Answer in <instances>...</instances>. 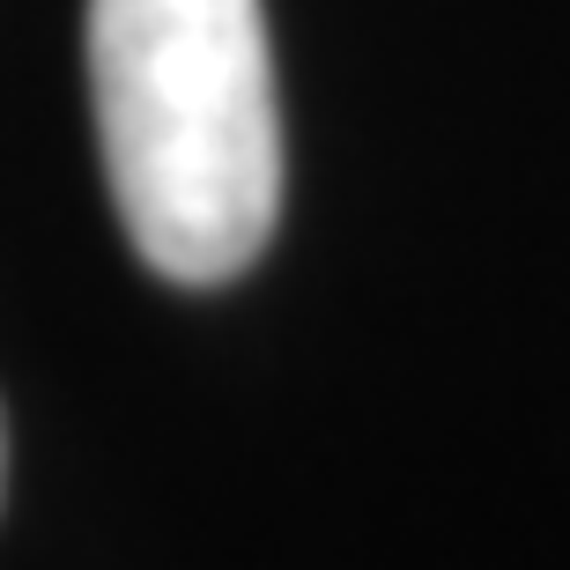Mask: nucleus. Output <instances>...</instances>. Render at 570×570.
I'll use <instances>...</instances> for the list:
<instances>
[{
    "instance_id": "f257e3e1",
    "label": "nucleus",
    "mask_w": 570,
    "mask_h": 570,
    "mask_svg": "<svg viewBox=\"0 0 570 570\" xmlns=\"http://www.w3.org/2000/svg\"><path fill=\"white\" fill-rule=\"evenodd\" d=\"M89 105L134 253L164 282L245 275L282 215L259 0H89Z\"/></svg>"
},
{
    "instance_id": "f03ea898",
    "label": "nucleus",
    "mask_w": 570,
    "mask_h": 570,
    "mask_svg": "<svg viewBox=\"0 0 570 570\" xmlns=\"http://www.w3.org/2000/svg\"><path fill=\"white\" fill-rule=\"evenodd\" d=\"M0 489H8V423H0Z\"/></svg>"
}]
</instances>
